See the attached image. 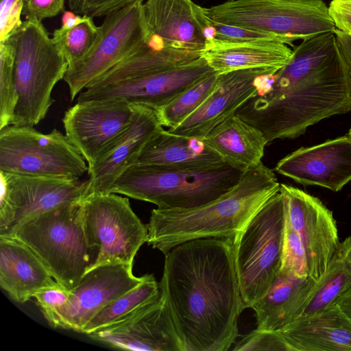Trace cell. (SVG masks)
I'll use <instances>...</instances> for the list:
<instances>
[{"instance_id":"obj_36","label":"cell","mask_w":351,"mask_h":351,"mask_svg":"<svg viewBox=\"0 0 351 351\" xmlns=\"http://www.w3.org/2000/svg\"><path fill=\"white\" fill-rule=\"evenodd\" d=\"M144 0H69L71 12L93 18L102 17L125 6Z\"/></svg>"},{"instance_id":"obj_15","label":"cell","mask_w":351,"mask_h":351,"mask_svg":"<svg viewBox=\"0 0 351 351\" xmlns=\"http://www.w3.org/2000/svg\"><path fill=\"white\" fill-rule=\"evenodd\" d=\"M88 336L118 349L184 351L170 310L160 294L158 299L140 306L127 317Z\"/></svg>"},{"instance_id":"obj_23","label":"cell","mask_w":351,"mask_h":351,"mask_svg":"<svg viewBox=\"0 0 351 351\" xmlns=\"http://www.w3.org/2000/svg\"><path fill=\"white\" fill-rule=\"evenodd\" d=\"M292 351H351V319L335 304L278 331Z\"/></svg>"},{"instance_id":"obj_38","label":"cell","mask_w":351,"mask_h":351,"mask_svg":"<svg viewBox=\"0 0 351 351\" xmlns=\"http://www.w3.org/2000/svg\"><path fill=\"white\" fill-rule=\"evenodd\" d=\"M64 3L65 0H23L22 14L42 22L63 12Z\"/></svg>"},{"instance_id":"obj_14","label":"cell","mask_w":351,"mask_h":351,"mask_svg":"<svg viewBox=\"0 0 351 351\" xmlns=\"http://www.w3.org/2000/svg\"><path fill=\"white\" fill-rule=\"evenodd\" d=\"M132 267L106 265L89 270L70 290L66 304L45 319L53 328L82 332L101 309L143 280L145 276L133 274Z\"/></svg>"},{"instance_id":"obj_8","label":"cell","mask_w":351,"mask_h":351,"mask_svg":"<svg viewBox=\"0 0 351 351\" xmlns=\"http://www.w3.org/2000/svg\"><path fill=\"white\" fill-rule=\"evenodd\" d=\"M201 10L214 21L277 34L291 43L336 29L322 0H230Z\"/></svg>"},{"instance_id":"obj_29","label":"cell","mask_w":351,"mask_h":351,"mask_svg":"<svg viewBox=\"0 0 351 351\" xmlns=\"http://www.w3.org/2000/svg\"><path fill=\"white\" fill-rule=\"evenodd\" d=\"M159 283L152 274H146L137 286L101 309L84 327L86 335L104 328L127 317L140 306L160 297Z\"/></svg>"},{"instance_id":"obj_9","label":"cell","mask_w":351,"mask_h":351,"mask_svg":"<svg viewBox=\"0 0 351 351\" xmlns=\"http://www.w3.org/2000/svg\"><path fill=\"white\" fill-rule=\"evenodd\" d=\"M86 160L67 136L56 129L43 134L34 126L10 124L0 130V171L78 178Z\"/></svg>"},{"instance_id":"obj_30","label":"cell","mask_w":351,"mask_h":351,"mask_svg":"<svg viewBox=\"0 0 351 351\" xmlns=\"http://www.w3.org/2000/svg\"><path fill=\"white\" fill-rule=\"evenodd\" d=\"M350 287L351 263L337 251L316 281L299 317L319 313L337 304L338 298Z\"/></svg>"},{"instance_id":"obj_1","label":"cell","mask_w":351,"mask_h":351,"mask_svg":"<svg viewBox=\"0 0 351 351\" xmlns=\"http://www.w3.org/2000/svg\"><path fill=\"white\" fill-rule=\"evenodd\" d=\"M351 111V76L335 32L302 40L290 61L261 76L236 115L261 131L268 144L293 139L323 119Z\"/></svg>"},{"instance_id":"obj_6","label":"cell","mask_w":351,"mask_h":351,"mask_svg":"<svg viewBox=\"0 0 351 351\" xmlns=\"http://www.w3.org/2000/svg\"><path fill=\"white\" fill-rule=\"evenodd\" d=\"M11 36L19 95L11 124L34 126L45 118L55 101L52 90L64 79L69 62L41 21L25 19Z\"/></svg>"},{"instance_id":"obj_28","label":"cell","mask_w":351,"mask_h":351,"mask_svg":"<svg viewBox=\"0 0 351 351\" xmlns=\"http://www.w3.org/2000/svg\"><path fill=\"white\" fill-rule=\"evenodd\" d=\"M293 51L280 43H208L202 57L217 73L268 67L280 69L290 61Z\"/></svg>"},{"instance_id":"obj_26","label":"cell","mask_w":351,"mask_h":351,"mask_svg":"<svg viewBox=\"0 0 351 351\" xmlns=\"http://www.w3.org/2000/svg\"><path fill=\"white\" fill-rule=\"evenodd\" d=\"M202 54L165 47L162 40L151 34L136 51L92 81L86 88L104 87L160 72L191 62Z\"/></svg>"},{"instance_id":"obj_17","label":"cell","mask_w":351,"mask_h":351,"mask_svg":"<svg viewBox=\"0 0 351 351\" xmlns=\"http://www.w3.org/2000/svg\"><path fill=\"white\" fill-rule=\"evenodd\" d=\"M132 104L116 99L77 101L62 118L65 135L77 148L88 167L102 150L130 124Z\"/></svg>"},{"instance_id":"obj_37","label":"cell","mask_w":351,"mask_h":351,"mask_svg":"<svg viewBox=\"0 0 351 351\" xmlns=\"http://www.w3.org/2000/svg\"><path fill=\"white\" fill-rule=\"evenodd\" d=\"M23 0H1L0 42L10 37L23 24Z\"/></svg>"},{"instance_id":"obj_31","label":"cell","mask_w":351,"mask_h":351,"mask_svg":"<svg viewBox=\"0 0 351 351\" xmlns=\"http://www.w3.org/2000/svg\"><path fill=\"white\" fill-rule=\"evenodd\" d=\"M217 75L213 72L206 76L156 110L161 125L168 128L176 127L196 110L214 89Z\"/></svg>"},{"instance_id":"obj_40","label":"cell","mask_w":351,"mask_h":351,"mask_svg":"<svg viewBox=\"0 0 351 351\" xmlns=\"http://www.w3.org/2000/svg\"><path fill=\"white\" fill-rule=\"evenodd\" d=\"M336 29L348 34L351 31V0H332L328 6Z\"/></svg>"},{"instance_id":"obj_11","label":"cell","mask_w":351,"mask_h":351,"mask_svg":"<svg viewBox=\"0 0 351 351\" xmlns=\"http://www.w3.org/2000/svg\"><path fill=\"white\" fill-rule=\"evenodd\" d=\"M151 36L143 10L136 2L106 15L90 50L69 64L64 77L73 100L94 80L130 56Z\"/></svg>"},{"instance_id":"obj_32","label":"cell","mask_w":351,"mask_h":351,"mask_svg":"<svg viewBox=\"0 0 351 351\" xmlns=\"http://www.w3.org/2000/svg\"><path fill=\"white\" fill-rule=\"evenodd\" d=\"M14 61L15 46L10 36L0 42V130L12 123L19 100Z\"/></svg>"},{"instance_id":"obj_27","label":"cell","mask_w":351,"mask_h":351,"mask_svg":"<svg viewBox=\"0 0 351 351\" xmlns=\"http://www.w3.org/2000/svg\"><path fill=\"white\" fill-rule=\"evenodd\" d=\"M204 139L226 162L243 172L262 162L268 145L261 131L236 114L213 129Z\"/></svg>"},{"instance_id":"obj_7","label":"cell","mask_w":351,"mask_h":351,"mask_svg":"<svg viewBox=\"0 0 351 351\" xmlns=\"http://www.w3.org/2000/svg\"><path fill=\"white\" fill-rule=\"evenodd\" d=\"M285 228L282 195L272 196L232 239L235 271L244 308H252L280 271Z\"/></svg>"},{"instance_id":"obj_24","label":"cell","mask_w":351,"mask_h":351,"mask_svg":"<svg viewBox=\"0 0 351 351\" xmlns=\"http://www.w3.org/2000/svg\"><path fill=\"white\" fill-rule=\"evenodd\" d=\"M0 286L12 300L24 303L40 290L60 285L26 245L0 235Z\"/></svg>"},{"instance_id":"obj_43","label":"cell","mask_w":351,"mask_h":351,"mask_svg":"<svg viewBox=\"0 0 351 351\" xmlns=\"http://www.w3.org/2000/svg\"><path fill=\"white\" fill-rule=\"evenodd\" d=\"M337 304L351 319V287L338 298Z\"/></svg>"},{"instance_id":"obj_33","label":"cell","mask_w":351,"mask_h":351,"mask_svg":"<svg viewBox=\"0 0 351 351\" xmlns=\"http://www.w3.org/2000/svg\"><path fill=\"white\" fill-rule=\"evenodd\" d=\"M99 33V26L93 18L85 19L71 28L60 27L55 29L52 40L62 51L69 64L83 57L92 47Z\"/></svg>"},{"instance_id":"obj_3","label":"cell","mask_w":351,"mask_h":351,"mask_svg":"<svg viewBox=\"0 0 351 351\" xmlns=\"http://www.w3.org/2000/svg\"><path fill=\"white\" fill-rule=\"evenodd\" d=\"M280 184L263 162L245 171L238 184L218 198L188 209H153L147 243L165 255L186 241L231 239L275 194Z\"/></svg>"},{"instance_id":"obj_22","label":"cell","mask_w":351,"mask_h":351,"mask_svg":"<svg viewBox=\"0 0 351 351\" xmlns=\"http://www.w3.org/2000/svg\"><path fill=\"white\" fill-rule=\"evenodd\" d=\"M224 163L204 138L175 134L162 128L147 142L132 165H149L170 170H201Z\"/></svg>"},{"instance_id":"obj_34","label":"cell","mask_w":351,"mask_h":351,"mask_svg":"<svg viewBox=\"0 0 351 351\" xmlns=\"http://www.w3.org/2000/svg\"><path fill=\"white\" fill-rule=\"evenodd\" d=\"M280 273L298 278L309 277L307 260L301 239L285 215Z\"/></svg>"},{"instance_id":"obj_41","label":"cell","mask_w":351,"mask_h":351,"mask_svg":"<svg viewBox=\"0 0 351 351\" xmlns=\"http://www.w3.org/2000/svg\"><path fill=\"white\" fill-rule=\"evenodd\" d=\"M335 34L351 76V36L338 29L335 30Z\"/></svg>"},{"instance_id":"obj_2","label":"cell","mask_w":351,"mask_h":351,"mask_svg":"<svg viewBox=\"0 0 351 351\" xmlns=\"http://www.w3.org/2000/svg\"><path fill=\"white\" fill-rule=\"evenodd\" d=\"M184 351H227L245 310L231 239L182 243L165 254L159 282Z\"/></svg>"},{"instance_id":"obj_5","label":"cell","mask_w":351,"mask_h":351,"mask_svg":"<svg viewBox=\"0 0 351 351\" xmlns=\"http://www.w3.org/2000/svg\"><path fill=\"white\" fill-rule=\"evenodd\" d=\"M244 172L227 162L201 170H170L131 165L109 193L152 203L161 209H188L207 204L235 186Z\"/></svg>"},{"instance_id":"obj_44","label":"cell","mask_w":351,"mask_h":351,"mask_svg":"<svg viewBox=\"0 0 351 351\" xmlns=\"http://www.w3.org/2000/svg\"><path fill=\"white\" fill-rule=\"evenodd\" d=\"M337 251L351 263V236L340 242Z\"/></svg>"},{"instance_id":"obj_12","label":"cell","mask_w":351,"mask_h":351,"mask_svg":"<svg viewBox=\"0 0 351 351\" xmlns=\"http://www.w3.org/2000/svg\"><path fill=\"white\" fill-rule=\"evenodd\" d=\"M0 235L27 219L88 195V179L35 176L0 171Z\"/></svg>"},{"instance_id":"obj_4","label":"cell","mask_w":351,"mask_h":351,"mask_svg":"<svg viewBox=\"0 0 351 351\" xmlns=\"http://www.w3.org/2000/svg\"><path fill=\"white\" fill-rule=\"evenodd\" d=\"M81 201L32 217L6 234L26 245L55 280L69 291L91 269L97 257L84 230Z\"/></svg>"},{"instance_id":"obj_42","label":"cell","mask_w":351,"mask_h":351,"mask_svg":"<svg viewBox=\"0 0 351 351\" xmlns=\"http://www.w3.org/2000/svg\"><path fill=\"white\" fill-rule=\"evenodd\" d=\"M86 16L77 14L73 12H64L62 18V24L61 27L64 28L73 27L82 22Z\"/></svg>"},{"instance_id":"obj_21","label":"cell","mask_w":351,"mask_h":351,"mask_svg":"<svg viewBox=\"0 0 351 351\" xmlns=\"http://www.w3.org/2000/svg\"><path fill=\"white\" fill-rule=\"evenodd\" d=\"M145 20L152 35L167 47L204 53L208 39L191 0H147Z\"/></svg>"},{"instance_id":"obj_39","label":"cell","mask_w":351,"mask_h":351,"mask_svg":"<svg viewBox=\"0 0 351 351\" xmlns=\"http://www.w3.org/2000/svg\"><path fill=\"white\" fill-rule=\"evenodd\" d=\"M69 294V290L57 286L40 290L35 293L34 298L42 314L47 319L66 304Z\"/></svg>"},{"instance_id":"obj_46","label":"cell","mask_w":351,"mask_h":351,"mask_svg":"<svg viewBox=\"0 0 351 351\" xmlns=\"http://www.w3.org/2000/svg\"><path fill=\"white\" fill-rule=\"evenodd\" d=\"M348 34L351 36V31L350 32H348Z\"/></svg>"},{"instance_id":"obj_10","label":"cell","mask_w":351,"mask_h":351,"mask_svg":"<svg viewBox=\"0 0 351 351\" xmlns=\"http://www.w3.org/2000/svg\"><path fill=\"white\" fill-rule=\"evenodd\" d=\"M80 206L88 242L97 251L91 269L106 265H133L137 252L147 242L148 232L128 198L93 193L82 199Z\"/></svg>"},{"instance_id":"obj_35","label":"cell","mask_w":351,"mask_h":351,"mask_svg":"<svg viewBox=\"0 0 351 351\" xmlns=\"http://www.w3.org/2000/svg\"><path fill=\"white\" fill-rule=\"evenodd\" d=\"M234 351H292L278 331L255 329L240 339Z\"/></svg>"},{"instance_id":"obj_19","label":"cell","mask_w":351,"mask_h":351,"mask_svg":"<svg viewBox=\"0 0 351 351\" xmlns=\"http://www.w3.org/2000/svg\"><path fill=\"white\" fill-rule=\"evenodd\" d=\"M274 171L302 185L339 191L351 181V140L344 135L300 147L280 159Z\"/></svg>"},{"instance_id":"obj_13","label":"cell","mask_w":351,"mask_h":351,"mask_svg":"<svg viewBox=\"0 0 351 351\" xmlns=\"http://www.w3.org/2000/svg\"><path fill=\"white\" fill-rule=\"evenodd\" d=\"M285 215L300 236L306 252L309 277L317 281L337 253L339 240L333 214L318 198L280 184Z\"/></svg>"},{"instance_id":"obj_16","label":"cell","mask_w":351,"mask_h":351,"mask_svg":"<svg viewBox=\"0 0 351 351\" xmlns=\"http://www.w3.org/2000/svg\"><path fill=\"white\" fill-rule=\"evenodd\" d=\"M213 72L215 71L202 56L156 73L104 87L85 88L79 94L77 101L116 99L130 104L144 105L156 110Z\"/></svg>"},{"instance_id":"obj_20","label":"cell","mask_w":351,"mask_h":351,"mask_svg":"<svg viewBox=\"0 0 351 351\" xmlns=\"http://www.w3.org/2000/svg\"><path fill=\"white\" fill-rule=\"evenodd\" d=\"M132 105L134 113L130 124L88 167V194L109 193L113 184L133 164L147 142L163 128L154 109Z\"/></svg>"},{"instance_id":"obj_45","label":"cell","mask_w":351,"mask_h":351,"mask_svg":"<svg viewBox=\"0 0 351 351\" xmlns=\"http://www.w3.org/2000/svg\"><path fill=\"white\" fill-rule=\"evenodd\" d=\"M348 136V137L350 138V139L351 140V128H350L349 131H348V133L347 134Z\"/></svg>"},{"instance_id":"obj_18","label":"cell","mask_w":351,"mask_h":351,"mask_svg":"<svg viewBox=\"0 0 351 351\" xmlns=\"http://www.w3.org/2000/svg\"><path fill=\"white\" fill-rule=\"evenodd\" d=\"M278 69L260 67L217 73L216 85L205 101L171 133L204 138L213 129L236 114L238 109L256 92L259 78Z\"/></svg>"},{"instance_id":"obj_25","label":"cell","mask_w":351,"mask_h":351,"mask_svg":"<svg viewBox=\"0 0 351 351\" xmlns=\"http://www.w3.org/2000/svg\"><path fill=\"white\" fill-rule=\"evenodd\" d=\"M316 281L279 273L274 283L252 308L257 329L279 331L296 319L310 296Z\"/></svg>"}]
</instances>
